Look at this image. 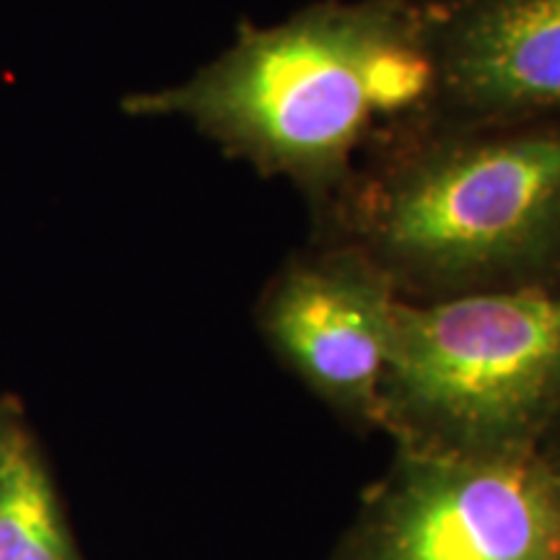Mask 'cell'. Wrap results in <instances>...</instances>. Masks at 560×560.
Wrapping results in <instances>:
<instances>
[{"label": "cell", "instance_id": "obj_1", "mask_svg": "<svg viewBox=\"0 0 560 560\" xmlns=\"http://www.w3.org/2000/svg\"><path fill=\"white\" fill-rule=\"evenodd\" d=\"M439 0H314L177 86L130 94L136 117H185L229 159L322 210L376 145L431 122Z\"/></svg>", "mask_w": 560, "mask_h": 560}, {"label": "cell", "instance_id": "obj_2", "mask_svg": "<svg viewBox=\"0 0 560 560\" xmlns=\"http://www.w3.org/2000/svg\"><path fill=\"white\" fill-rule=\"evenodd\" d=\"M317 213L402 299L560 272V117L400 130Z\"/></svg>", "mask_w": 560, "mask_h": 560}, {"label": "cell", "instance_id": "obj_3", "mask_svg": "<svg viewBox=\"0 0 560 560\" xmlns=\"http://www.w3.org/2000/svg\"><path fill=\"white\" fill-rule=\"evenodd\" d=\"M558 416L560 272L397 301L380 420L405 450H537Z\"/></svg>", "mask_w": 560, "mask_h": 560}, {"label": "cell", "instance_id": "obj_4", "mask_svg": "<svg viewBox=\"0 0 560 560\" xmlns=\"http://www.w3.org/2000/svg\"><path fill=\"white\" fill-rule=\"evenodd\" d=\"M335 560H560V480L540 450H402Z\"/></svg>", "mask_w": 560, "mask_h": 560}, {"label": "cell", "instance_id": "obj_5", "mask_svg": "<svg viewBox=\"0 0 560 560\" xmlns=\"http://www.w3.org/2000/svg\"><path fill=\"white\" fill-rule=\"evenodd\" d=\"M400 293L346 244L291 260L260 301V330L314 389L340 408L380 418Z\"/></svg>", "mask_w": 560, "mask_h": 560}, {"label": "cell", "instance_id": "obj_6", "mask_svg": "<svg viewBox=\"0 0 560 560\" xmlns=\"http://www.w3.org/2000/svg\"><path fill=\"white\" fill-rule=\"evenodd\" d=\"M560 117V0H439L436 125Z\"/></svg>", "mask_w": 560, "mask_h": 560}, {"label": "cell", "instance_id": "obj_7", "mask_svg": "<svg viewBox=\"0 0 560 560\" xmlns=\"http://www.w3.org/2000/svg\"><path fill=\"white\" fill-rule=\"evenodd\" d=\"M0 560H81L45 459L21 423L0 465Z\"/></svg>", "mask_w": 560, "mask_h": 560}, {"label": "cell", "instance_id": "obj_8", "mask_svg": "<svg viewBox=\"0 0 560 560\" xmlns=\"http://www.w3.org/2000/svg\"><path fill=\"white\" fill-rule=\"evenodd\" d=\"M21 423V416L19 410L13 408L11 402H0V465H3V454H5V446H9L11 441V433L16 425Z\"/></svg>", "mask_w": 560, "mask_h": 560}, {"label": "cell", "instance_id": "obj_9", "mask_svg": "<svg viewBox=\"0 0 560 560\" xmlns=\"http://www.w3.org/2000/svg\"><path fill=\"white\" fill-rule=\"evenodd\" d=\"M545 457H548L550 467H552V472H556V475H558V480H560V441H558L556 452H552V454H545Z\"/></svg>", "mask_w": 560, "mask_h": 560}]
</instances>
